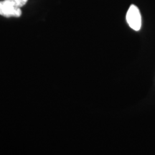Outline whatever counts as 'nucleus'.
I'll list each match as a JSON object with an SVG mask.
<instances>
[{
    "label": "nucleus",
    "mask_w": 155,
    "mask_h": 155,
    "mask_svg": "<svg viewBox=\"0 0 155 155\" xmlns=\"http://www.w3.org/2000/svg\"><path fill=\"white\" fill-rule=\"evenodd\" d=\"M128 25L135 31H139L141 27V17L139 9L137 6L131 5L127 13Z\"/></svg>",
    "instance_id": "1"
},
{
    "label": "nucleus",
    "mask_w": 155,
    "mask_h": 155,
    "mask_svg": "<svg viewBox=\"0 0 155 155\" xmlns=\"http://www.w3.org/2000/svg\"><path fill=\"white\" fill-rule=\"evenodd\" d=\"M0 15L5 17H19L22 15V10L12 1L3 0L0 1Z\"/></svg>",
    "instance_id": "2"
},
{
    "label": "nucleus",
    "mask_w": 155,
    "mask_h": 155,
    "mask_svg": "<svg viewBox=\"0 0 155 155\" xmlns=\"http://www.w3.org/2000/svg\"><path fill=\"white\" fill-rule=\"evenodd\" d=\"M9 1H12V2H14L17 7L21 8V7L25 6V4L28 2V0H9Z\"/></svg>",
    "instance_id": "3"
}]
</instances>
